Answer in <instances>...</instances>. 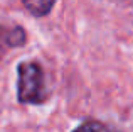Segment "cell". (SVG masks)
I'll use <instances>...</instances> for the list:
<instances>
[{"instance_id":"6da1fadb","label":"cell","mask_w":133,"mask_h":132,"mask_svg":"<svg viewBox=\"0 0 133 132\" xmlns=\"http://www.w3.org/2000/svg\"><path fill=\"white\" fill-rule=\"evenodd\" d=\"M17 98L20 103L41 105L45 102V83L44 71L37 63H20L17 68Z\"/></svg>"},{"instance_id":"3957f363","label":"cell","mask_w":133,"mask_h":132,"mask_svg":"<svg viewBox=\"0 0 133 132\" xmlns=\"http://www.w3.org/2000/svg\"><path fill=\"white\" fill-rule=\"evenodd\" d=\"M22 3L34 17H44L52 10L56 0H22Z\"/></svg>"},{"instance_id":"277c9868","label":"cell","mask_w":133,"mask_h":132,"mask_svg":"<svg viewBox=\"0 0 133 132\" xmlns=\"http://www.w3.org/2000/svg\"><path fill=\"white\" fill-rule=\"evenodd\" d=\"M72 132H113V130H111L108 125L98 122V120H88V122L81 124L78 129L72 130Z\"/></svg>"},{"instance_id":"7a4b0ae2","label":"cell","mask_w":133,"mask_h":132,"mask_svg":"<svg viewBox=\"0 0 133 132\" xmlns=\"http://www.w3.org/2000/svg\"><path fill=\"white\" fill-rule=\"evenodd\" d=\"M25 31L20 26L3 27L0 26V58L12 47H20L25 44Z\"/></svg>"}]
</instances>
